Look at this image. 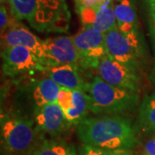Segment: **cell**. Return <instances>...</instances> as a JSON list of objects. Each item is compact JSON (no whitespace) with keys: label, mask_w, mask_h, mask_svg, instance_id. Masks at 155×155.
I'll list each match as a JSON object with an SVG mask.
<instances>
[{"label":"cell","mask_w":155,"mask_h":155,"mask_svg":"<svg viewBox=\"0 0 155 155\" xmlns=\"http://www.w3.org/2000/svg\"><path fill=\"white\" fill-rule=\"evenodd\" d=\"M1 54L3 72L10 77H17L45 69L36 56L23 47L5 48L2 50Z\"/></svg>","instance_id":"cell-8"},{"label":"cell","mask_w":155,"mask_h":155,"mask_svg":"<svg viewBox=\"0 0 155 155\" xmlns=\"http://www.w3.org/2000/svg\"><path fill=\"white\" fill-rule=\"evenodd\" d=\"M78 64H65L58 67H46L42 72L61 88L84 91L87 82L84 79Z\"/></svg>","instance_id":"cell-13"},{"label":"cell","mask_w":155,"mask_h":155,"mask_svg":"<svg viewBox=\"0 0 155 155\" xmlns=\"http://www.w3.org/2000/svg\"><path fill=\"white\" fill-rule=\"evenodd\" d=\"M75 3V8L78 13H79V11L81 10V0H74Z\"/></svg>","instance_id":"cell-25"},{"label":"cell","mask_w":155,"mask_h":155,"mask_svg":"<svg viewBox=\"0 0 155 155\" xmlns=\"http://www.w3.org/2000/svg\"><path fill=\"white\" fill-rule=\"evenodd\" d=\"M145 2L148 5L150 10H153L155 8V0H145Z\"/></svg>","instance_id":"cell-24"},{"label":"cell","mask_w":155,"mask_h":155,"mask_svg":"<svg viewBox=\"0 0 155 155\" xmlns=\"http://www.w3.org/2000/svg\"><path fill=\"white\" fill-rule=\"evenodd\" d=\"M151 11V14H152V17H153V19L155 20V8L153 9V10H150Z\"/></svg>","instance_id":"cell-26"},{"label":"cell","mask_w":155,"mask_h":155,"mask_svg":"<svg viewBox=\"0 0 155 155\" xmlns=\"http://www.w3.org/2000/svg\"><path fill=\"white\" fill-rule=\"evenodd\" d=\"M15 21H16V19H14L13 21H11L10 19L6 7L4 5H2L1 8H0V29H1V35L5 33Z\"/></svg>","instance_id":"cell-21"},{"label":"cell","mask_w":155,"mask_h":155,"mask_svg":"<svg viewBox=\"0 0 155 155\" xmlns=\"http://www.w3.org/2000/svg\"><path fill=\"white\" fill-rule=\"evenodd\" d=\"M99 77L116 87L138 91L140 78L136 69L112 59L108 54L100 61L97 68Z\"/></svg>","instance_id":"cell-7"},{"label":"cell","mask_w":155,"mask_h":155,"mask_svg":"<svg viewBox=\"0 0 155 155\" xmlns=\"http://www.w3.org/2000/svg\"><path fill=\"white\" fill-rule=\"evenodd\" d=\"M82 144L113 150H133L138 146L137 127L122 116L86 117L76 126Z\"/></svg>","instance_id":"cell-1"},{"label":"cell","mask_w":155,"mask_h":155,"mask_svg":"<svg viewBox=\"0 0 155 155\" xmlns=\"http://www.w3.org/2000/svg\"><path fill=\"white\" fill-rule=\"evenodd\" d=\"M105 1L106 0H81V10L84 7H92V6L98 5Z\"/></svg>","instance_id":"cell-23"},{"label":"cell","mask_w":155,"mask_h":155,"mask_svg":"<svg viewBox=\"0 0 155 155\" xmlns=\"http://www.w3.org/2000/svg\"><path fill=\"white\" fill-rule=\"evenodd\" d=\"M34 121L41 133L52 139H60L72 125L57 103L38 109L34 113Z\"/></svg>","instance_id":"cell-10"},{"label":"cell","mask_w":155,"mask_h":155,"mask_svg":"<svg viewBox=\"0 0 155 155\" xmlns=\"http://www.w3.org/2000/svg\"><path fill=\"white\" fill-rule=\"evenodd\" d=\"M42 139L34 120L17 113L1 115V141L9 153L28 155Z\"/></svg>","instance_id":"cell-4"},{"label":"cell","mask_w":155,"mask_h":155,"mask_svg":"<svg viewBox=\"0 0 155 155\" xmlns=\"http://www.w3.org/2000/svg\"><path fill=\"white\" fill-rule=\"evenodd\" d=\"M91 112V102L84 91L72 90V103L71 108L64 112L65 116L72 125H76L87 117Z\"/></svg>","instance_id":"cell-16"},{"label":"cell","mask_w":155,"mask_h":155,"mask_svg":"<svg viewBox=\"0 0 155 155\" xmlns=\"http://www.w3.org/2000/svg\"><path fill=\"white\" fill-rule=\"evenodd\" d=\"M72 38L79 56V66L97 69L100 61L108 54L104 34L92 27L84 26Z\"/></svg>","instance_id":"cell-5"},{"label":"cell","mask_w":155,"mask_h":155,"mask_svg":"<svg viewBox=\"0 0 155 155\" xmlns=\"http://www.w3.org/2000/svg\"><path fill=\"white\" fill-rule=\"evenodd\" d=\"M28 155H78L74 146L61 139H42Z\"/></svg>","instance_id":"cell-17"},{"label":"cell","mask_w":155,"mask_h":155,"mask_svg":"<svg viewBox=\"0 0 155 155\" xmlns=\"http://www.w3.org/2000/svg\"><path fill=\"white\" fill-rule=\"evenodd\" d=\"M78 14L84 26L92 27L104 34L117 28L113 0H106L92 7H84Z\"/></svg>","instance_id":"cell-12"},{"label":"cell","mask_w":155,"mask_h":155,"mask_svg":"<svg viewBox=\"0 0 155 155\" xmlns=\"http://www.w3.org/2000/svg\"><path fill=\"white\" fill-rule=\"evenodd\" d=\"M11 16L26 20L40 32H66L69 28L70 12L66 0H9Z\"/></svg>","instance_id":"cell-2"},{"label":"cell","mask_w":155,"mask_h":155,"mask_svg":"<svg viewBox=\"0 0 155 155\" xmlns=\"http://www.w3.org/2000/svg\"><path fill=\"white\" fill-rule=\"evenodd\" d=\"M107 54L112 59L138 70L142 50L140 37L127 36L115 28L104 34Z\"/></svg>","instance_id":"cell-6"},{"label":"cell","mask_w":155,"mask_h":155,"mask_svg":"<svg viewBox=\"0 0 155 155\" xmlns=\"http://www.w3.org/2000/svg\"><path fill=\"white\" fill-rule=\"evenodd\" d=\"M117 28L123 35L138 37V18L134 0H113Z\"/></svg>","instance_id":"cell-14"},{"label":"cell","mask_w":155,"mask_h":155,"mask_svg":"<svg viewBox=\"0 0 155 155\" xmlns=\"http://www.w3.org/2000/svg\"><path fill=\"white\" fill-rule=\"evenodd\" d=\"M61 90L59 84L48 77L33 82L28 96L33 103L35 112L41 107L57 103Z\"/></svg>","instance_id":"cell-15"},{"label":"cell","mask_w":155,"mask_h":155,"mask_svg":"<svg viewBox=\"0 0 155 155\" xmlns=\"http://www.w3.org/2000/svg\"><path fill=\"white\" fill-rule=\"evenodd\" d=\"M6 2H9V0H1V3H6Z\"/></svg>","instance_id":"cell-27"},{"label":"cell","mask_w":155,"mask_h":155,"mask_svg":"<svg viewBox=\"0 0 155 155\" xmlns=\"http://www.w3.org/2000/svg\"><path fill=\"white\" fill-rule=\"evenodd\" d=\"M43 50L41 65L45 68L65 64L79 65V56L72 36H57L43 40Z\"/></svg>","instance_id":"cell-9"},{"label":"cell","mask_w":155,"mask_h":155,"mask_svg":"<svg viewBox=\"0 0 155 155\" xmlns=\"http://www.w3.org/2000/svg\"><path fill=\"white\" fill-rule=\"evenodd\" d=\"M143 155H155V135L145 143Z\"/></svg>","instance_id":"cell-22"},{"label":"cell","mask_w":155,"mask_h":155,"mask_svg":"<svg viewBox=\"0 0 155 155\" xmlns=\"http://www.w3.org/2000/svg\"><path fill=\"white\" fill-rule=\"evenodd\" d=\"M78 155H134L133 150H113L82 144L78 150Z\"/></svg>","instance_id":"cell-19"},{"label":"cell","mask_w":155,"mask_h":155,"mask_svg":"<svg viewBox=\"0 0 155 155\" xmlns=\"http://www.w3.org/2000/svg\"><path fill=\"white\" fill-rule=\"evenodd\" d=\"M1 41L4 48L11 47H23L28 48L36 56L41 64L44 54L43 41L30 32L22 24L18 23L17 20L5 33L1 35Z\"/></svg>","instance_id":"cell-11"},{"label":"cell","mask_w":155,"mask_h":155,"mask_svg":"<svg viewBox=\"0 0 155 155\" xmlns=\"http://www.w3.org/2000/svg\"><path fill=\"white\" fill-rule=\"evenodd\" d=\"M153 23H154V34H155V20H153Z\"/></svg>","instance_id":"cell-28"},{"label":"cell","mask_w":155,"mask_h":155,"mask_svg":"<svg viewBox=\"0 0 155 155\" xmlns=\"http://www.w3.org/2000/svg\"><path fill=\"white\" fill-rule=\"evenodd\" d=\"M85 92L91 102V112L100 116H122L136 110L140 103L138 91L111 85L96 76L87 83Z\"/></svg>","instance_id":"cell-3"},{"label":"cell","mask_w":155,"mask_h":155,"mask_svg":"<svg viewBox=\"0 0 155 155\" xmlns=\"http://www.w3.org/2000/svg\"><path fill=\"white\" fill-rule=\"evenodd\" d=\"M72 103V90L69 89L61 88V91L58 96V99H57V104L61 106L63 112H66L68 110Z\"/></svg>","instance_id":"cell-20"},{"label":"cell","mask_w":155,"mask_h":155,"mask_svg":"<svg viewBox=\"0 0 155 155\" xmlns=\"http://www.w3.org/2000/svg\"><path fill=\"white\" fill-rule=\"evenodd\" d=\"M136 127L141 133L155 134V95L146 96L142 100Z\"/></svg>","instance_id":"cell-18"}]
</instances>
